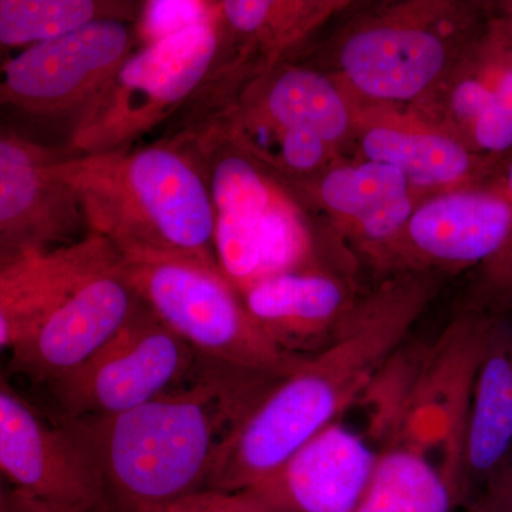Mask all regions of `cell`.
<instances>
[{
    "mask_svg": "<svg viewBox=\"0 0 512 512\" xmlns=\"http://www.w3.org/2000/svg\"><path fill=\"white\" fill-rule=\"evenodd\" d=\"M8 511V508L3 505L2 500H0V512H6Z\"/></svg>",
    "mask_w": 512,
    "mask_h": 512,
    "instance_id": "31",
    "label": "cell"
},
{
    "mask_svg": "<svg viewBox=\"0 0 512 512\" xmlns=\"http://www.w3.org/2000/svg\"><path fill=\"white\" fill-rule=\"evenodd\" d=\"M173 137L200 161L215 218V254L238 292L268 276L318 265H359L292 192L212 123Z\"/></svg>",
    "mask_w": 512,
    "mask_h": 512,
    "instance_id": "4",
    "label": "cell"
},
{
    "mask_svg": "<svg viewBox=\"0 0 512 512\" xmlns=\"http://www.w3.org/2000/svg\"><path fill=\"white\" fill-rule=\"evenodd\" d=\"M19 503L20 507L23 508V512H77L74 510H67V508L53 507V505L25 503V501L20 500Z\"/></svg>",
    "mask_w": 512,
    "mask_h": 512,
    "instance_id": "29",
    "label": "cell"
},
{
    "mask_svg": "<svg viewBox=\"0 0 512 512\" xmlns=\"http://www.w3.org/2000/svg\"><path fill=\"white\" fill-rule=\"evenodd\" d=\"M204 359L140 302L106 345L46 390L59 421L103 419L181 386Z\"/></svg>",
    "mask_w": 512,
    "mask_h": 512,
    "instance_id": "10",
    "label": "cell"
},
{
    "mask_svg": "<svg viewBox=\"0 0 512 512\" xmlns=\"http://www.w3.org/2000/svg\"><path fill=\"white\" fill-rule=\"evenodd\" d=\"M120 266L140 301L201 356L278 376L301 362L262 332L221 269L167 255H120Z\"/></svg>",
    "mask_w": 512,
    "mask_h": 512,
    "instance_id": "9",
    "label": "cell"
},
{
    "mask_svg": "<svg viewBox=\"0 0 512 512\" xmlns=\"http://www.w3.org/2000/svg\"><path fill=\"white\" fill-rule=\"evenodd\" d=\"M0 470L25 503L103 510L99 487L73 440L25 400L0 387Z\"/></svg>",
    "mask_w": 512,
    "mask_h": 512,
    "instance_id": "19",
    "label": "cell"
},
{
    "mask_svg": "<svg viewBox=\"0 0 512 512\" xmlns=\"http://www.w3.org/2000/svg\"><path fill=\"white\" fill-rule=\"evenodd\" d=\"M140 22L99 20L0 62V120L69 153L74 131L114 70L136 50ZM70 154V153H69Z\"/></svg>",
    "mask_w": 512,
    "mask_h": 512,
    "instance_id": "8",
    "label": "cell"
},
{
    "mask_svg": "<svg viewBox=\"0 0 512 512\" xmlns=\"http://www.w3.org/2000/svg\"><path fill=\"white\" fill-rule=\"evenodd\" d=\"M235 53L215 2L202 3L198 18L134 50L114 70L74 131L69 153L133 148L174 119Z\"/></svg>",
    "mask_w": 512,
    "mask_h": 512,
    "instance_id": "6",
    "label": "cell"
},
{
    "mask_svg": "<svg viewBox=\"0 0 512 512\" xmlns=\"http://www.w3.org/2000/svg\"><path fill=\"white\" fill-rule=\"evenodd\" d=\"M480 156L512 153V45L495 12L450 72L412 104Z\"/></svg>",
    "mask_w": 512,
    "mask_h": 512,
    "instance_id": "13",
    "label": "cell"
},
{
    "mask_svg": "<svg viewBox=\"0 0 512 512\" xmlns=\"http://www.w3.org/2000/svg\"><path fill=\"white\" fill-rule=\"evenodd\" d=\"M28 251V249H18L12 247H5V245H0V268L8 265L9 262H12L13 259L18 258L20 254Z\"/></svg>",
    "mask_w": 512,
    "mask_h": 512,
    "instance_id": "30",
    "label": "cell"
},
{
    "mask_svg": "<svg viewBox=\"0 0 512 512\" xmlns=\"http://www.w3.org/2000/svg\"><path fill=\"white\" fill-rule=\"evenodd\" d=\"M352 0H222V25L241 52L265 69L295 62L311 40L352 8Z\"/></svg>",
    "mask_w": 512,
    "mask_h": 512,
    "instance_id": "22",
    "label": "cell"
},
{
    "mask_svg": "<svg viewBox=\"0 0 512 512\" xmlns=\"http://www.w3.org/2000/svg\"><path fill=\"white\" fill-rule=\"evenodd\" d=\"M356 103L355 94L325 70L284 62L249 80L227 107L205 121L231 130L315 134L352 157Z\"/></svg>",
    "mask_w": 512,
    "mask_h": 512,
    "instance_id": "15",
    "label": "cell"
},
{
    "mask_svg": "<svg viewBox=\"0 0 512 512\" xmlns=\"http://www.w3.org/2000/svg\"><path fill=\"white\" fill-rule=\"evenodd\" d=\"M493 8L485 0L355 2L308 64L359 99L416 104L480 35Z\"/></svg>",
    "mask_w": 512,
    "mask_h": 512,
    "instance_id": "5",
    "label": "cell"
},
{
    "mask_svg": "<svg viewBox=\"0 0 512 512\" xmlns=\"http://www.w3.org/2000/svg\"><path fill=\"white\" fill-rule=\"evenodd\" d=\"M355 512H456L443 470L426 451L400 443L387 448Z\"/></svg>",
    "mask_w": 512,
    "mask_h": 512,
    "instance_id": "24",
    "label": "cell"
},
{
    "mask_svg": "<svg viewBox=\"0 0 512 512\" xmlns=\"http://www.w3.org/2000/svg\"><path fill=\"white\" fill-rule=\"evenodd\" d=\"M406 406L402 380L382 372L338 419L247 490L244 500L265 512H355Z\"/></svg>",
    "mask_w": 512,
    "mask_h": 512,
    "instance_id": "7",
    "label": "cell"
},
{
    "mask_svg": "<svg viewBox=\"0 0 512 512\" xmlns=\"http://www.w3.org/2000/svg\"><path fill=\"white\" fill-rule=\"evenodd\" d=\"M144 512H265L237 493H218V491H201L183 500L154 508Z\"/></svg>",
    "mask_w": 512,
    "mask_h": 512,
    "instance_id": "26",
    "label": "cell"
},
{
    "mask_svg": "<svg viewBox=\"0 0 512 512\" xmlns=\"http://www.w3.org/2000/svg\"><path fill=\"white\" fill-rule=\"evenodd\" d=\"M495 3V12H497L498 18L503 22L505 32L510 37L512 45V0H498Z\"/></svg>",
    "mask_w": 512,
    "mask_h": 512,
    "instance_id": "28",
    "label": "cell"
},
{
    "mask_svg": "<svg viewBox=\"0 0 512 512\" xmlns=\"http://www.w3.org/2000/svg\"><path fill=\"white\" fill-rule=\"evenodd\" d=\"M458 512H512V458L500 474Z\"/></svg>",
    "mask_w": 512,
    "mask_h": 512,
    "instance_id": "27",
    "label": "cell"
},
{
    "mask_svg": "<svg viewBox=\"0 0 512 512\" xmlns=\"http://www.w3.org/2000/svg\"><path fill=\"white\" fill-rule=\"evenodd\" d=\"M279 377L205 357L187 382L136 409L57 424L92 471L103 510L150 511L205 490L222 447Z\"/></svg>",
    "mask_w": 512,
    "mask_h": 512,
    "instance_id": "2",
    "label": "cell"
},
{
    "mask_svg": "<svg viewBox=\"0 0 512 512\" xmlns=\"http://www.w3.org/2000/svg\"><path fill=\"white\" fill-rule=\"evenodd\" d=\"M511 458L512 311L490 313L474 373L464 427L460 510L500 474Z\"/></svg>",
    "mask_w": 512,
    "mask_h": 512,
    "instance_id": "20",
    "label": "cell"
},
{
    "mask_svg": "<svg viewBox=\"0 0 512 512\" xmlns=\"http://www.w3.org/2000/svg\"><path fill=\"white\" fill-rule=\"evenodd\" d=\"M357 266L318 265L259 279L241 291L256 325L286 355L305 359L348 326L367 289Z\"/></svg>",
    "mask_w": 512,
    "mask_h": 512,
    "instance_id": "17",
    "label": "cell"
},
{
    "mask_svg": "<svg viewBox=\"0 0 512 512\" xmlns=\"http://www.w3.org/2000/svg\"><path fill=\"white\" fill-rule=\"evenodd\" d=\"M66 156L0 127V245L55 248L89 235L79 201L57 170Z\"/></svg>",
    "mask_w": 512,
    "mask_h": 512,
    "instance_id": "18",
    "label": "cell"
},
{
    "mask_svg": "<svg viewBox=\"0 0 512 512\" xmlns=\"http://www.w3.org/2000/svg\"><path fill=\"white\" fill-rule=\"evenodd\" d=\"M512 207L500 171L484 183L429 195L373 266L377 278L420 272L451 278L493 258L510 234Z\"/></svg>",
    "mask_w": 512,
    "mask_h": 512,
    "instance_id": "11",
    "label": "cell"
},
{
    "mask_svg": "<svg viewBox=\"0 0 512 512\" xmlns=\"http://www.w3.org/2000/svg\"><path fill=\"white\" fill-rule=\"evenodd\" d=\"M57 170L89 234L107 239L119 255L177 256L220 269L207 178L177 138L137 150L69 154Z\"/></svg>",
    "mask_w": 512,
    "mask_h": 512,
    "instance_id": "3",
    "label": "cell"
},
{
    "mask_svg": "<svg viewBox=\"0 0 512 512\" xmlns=\"http://www.w3.org/2000/svg\"><path fill=\"white\" fill-rule=\"evenodd\" d=\"M146 10L134 0H0V62L99 20L141 22Z\"/></svg>",
    "mask_w": 512,
    "mask_h": 512,
    "instance_id": "23",
    "label": "cell"
},
{
    "mask_svg": "<svg viewBox=\"0 0 512 512\" xmlns=\"http://www.w3.org/2000/svg\"><path fill=\"white\" fill-rule=\"evenodd\" d=\"M446 281L420 272L377 279L342 335L279 377L249 410L218 454L204 491L247 490L338 419L406 345Z\"/></svg>",
    "mask_w": 512,
    "mask_h": 512,
    "instance_id": "1",
    "label": "cell"
},
{
    "mask_svg": "<svg viewBox=\"0 0 512 512\" xmlns=\"http://www.w3.org/2000/svg\"><path fill=\"white\" fill-rule=\"evenodd\" d=\"M285 188L333 232L359 264L370 268L420 201L396 168L356 156L342 158L322 173Z\"/></svg>",
    "mask_w": 512,
    "mask_h": 512,
    "instance_id": "12",
    "label": "cell"
},
{
    "mask_svg": "<svg viewBox=\"0 0 512 512\" xmlns=\"http://www.w3.org/2000/svg\"><path fill=\"white\" fill-rule=\"evenodd\" d=\"M119 258L107 239L89 234L63 247L28 249L0 268V349L25 339L77 286Z\"/></svg>",
    "mask_w": 512,
    "mask_h": 512,
    "instance_id": "21",
    "label": "cell"
},
{
    "mask_svg": "<svg viewBox=\"0 0 512 512\" xmlns=\"http://www.w3.org/2000/svg\"><path fill=\"white\" fill-rule=\"evenodd\" d=\"M500 175L512 207V153L501 163ZM471 272L461 308L484 313L512 311V225L500 251Z\"/></svg>",
    "mask_w": 512,
    "mask_h": 512,
    "instance_id": "25",
    "label": "cell"
},
{
    "mask_svg": "<svg viewBox=\"0 0 512 512\" xmlns=\"http://www.w3.org/2000/svg\"><path fill=\"white\" fill-rule=\"evenodd\" d=\"M356 100L355 156L396 168L420 200L500 171L503 160L474 153L412 104Z\"/></svg>",
    "mask_w": 512,
    "mask_h": 512,
    "instance_id": "14",
    "label": "cell"
},
{
    "mask_svg": "<svg viewBox=\"0 0 512 512\" xmlns=\"http://www.w3.org/2000/svg\"><path fill=\"white\" fill-rule=\"evenodd\" d=\"M140 302L117 259L77 286L10 348V370L47 389L106 345Z\"/></svg>",
    "mask_w": 512,
    "mask_h": 512,
    "instance_id": "16",
    "label": "cell"
}]
</instances>
